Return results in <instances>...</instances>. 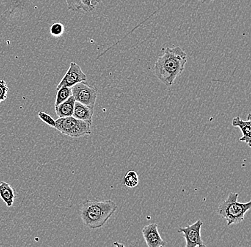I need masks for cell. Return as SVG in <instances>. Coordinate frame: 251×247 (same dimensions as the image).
<instances>
[{
  "label": "cell",
  "mask_w": 251,
  "mask_h": 247,
  "mask_svg": "<svg viewBox=\"0 0 251 247\" xmlns=\"http://www.w3.org/2000/svg\"><path fill=\"white\" fill-rule=\"evenodd\" d=\"M186 63L187 54L181 48H167L155 64V73L163 84L170 87L184 71Z\"/></svg>",
  "instance_id": "cell-1"
},
{
  "label": "cell",
  "mask_w": 251,
  "mask_h": 247,
  "mask_svg": "<svg viewBox=\"0 0 251 247\" xmlns=\"http://www.w3.org/2000/svg\"><path fill=\"white\" fill-rule=\"evenodd\" d=\"M117 205L113 200H87L81 205L80 215L83 225L88 229H101L117 211Z\"/></svg>",
  "instance_id": "cell-2"
},
{
  "label": "cell",
  "mask_w": 251,
  "mask_h": 247,
  "mask_svg": "<svg viewBox=\"0 0 251 247\" xmlns=\"http://www.w3.org/2000/svg\"><path fill=\"white\" fill-rule=\"evenodd\" d=\"M238 193L232 192L226 200L220 203L217 209L218 215L226 220L228 226L241 223L246 212L251 208V200L246 203H240L238 202Z\"/></svg>",
  "instance_id": "cell-3"
},
{
  "label": "cell",
  "mask_w": 251,
  "mask_h": 247,
  "mask_svg": "<svg viewBox=\"0 0 251 247\" xmlns=\"http://www.w3.org/2000/svg\"><path fill=\"white\" fill-rule=\"evenodd\" d=\"M92 123L89 122L69 116L58 118L54 128L72 138H79L92 134Z\"/></svg>",
  "instance_id": "cell-4"
},
{
  "label": "cell",
  "mask_w": 251,
  "mask_h": 247,
  "mask_svg": "<svg viewBox=\"0 0 251 247\" xmlns=\"http://www.w3.org/2000/svg\"><path fill=\"white\" fill-rule=\"evenodd\" d=\"M72 96L75 101L94 108L97 98V89L86 81H81L71 87Z\"/></svg>",
  "instance_id": "cell-5"
},
{
  "label": "cell",
  "mask_w": 251,
  "mask_h": 247,
  "mask_svg": "<svg viewBox=\"0 0 251 247\" xmlns=\"http://www.w3.org/2000/svg\"><path fill=\"white\" fill-rule=\"evenodd\" d=\"M203 225V223L201 220H198L193 225L178 229V232L182 233L183 237L186 239V247H206L201 235V229Z\"/></svg>",
  "instance_id": "cell-6"
},
{
  "label": "cell",
  "mask_w": 251,
  "mask_h": 247,
  "mask_svg": "<svg viewBox=\"0 0 251 247\" xmlns=\"http://www.w3.org/2000/svg\"><path fill=\"white\" fill-rule=\"evenodd\" d=\"M86 81L85 73L81 70V67L75 62H71L68 71L58 84L56 89L62 87H72L81 81Z\"/></svg>",
  "instance_id": "cell-7"
},
{
  "label": "cell",
  "mask_w": 251,
  "mask_h": 247,
  "mask_svg": "<svg viewBox=\"0 0 251 247\" xmlns=\"http://www.w3.org/2000/svg\"><path fill=\"white\" fill-rule=\"evenodd\" d=\"M143 237L148 247H163L166 246V242L161 238L156 223L150 224L142 229Z\"/></svg>",
  "instance_id": "cell-8"
},
{
  "label": "cell",
  "mask_w": 251,
  "mask_h": 247,
  "mask_svg": "<svg viewBox=\"0 0 251 247\" xmlns=\"http://www.w3.org/2000/svg\"><path fill=\"white\" fill-rule=\"evenodd\" d=\"M232 125L234 127L239 128L242 131L243 137L239 139L240 141L244 142L248 146L251 145V114H249L247 120H243L240 117H235L232 121Z\"/></svg>",
  "instance_id": "cell-9"
},
{
  "label": "cell",
  "mask_w": 251,
  "mask_h": 247,
  "mask_svg": "<svg viewBox=\"0 0 251 247\" xmlns=\"http://www.w3.org/2000/svg\"><path fill=\"white\" fill-rule=\"evenodd\" d=\"M94 112V108L89 107L76 101L74 107L72 116L78 120H84L92 123V118Z\"/></svg>",
  "instance_id": "cell-10"
},
{
  "label": "cell",
  "mask_w": 251,
  "mask_h": 247,
  "mask_svg": "<svg viewBox=\"0 0 251 247\" xmlns=\"http://www.w3.org/2000/svg\"><path fill=\"white\" fill-rule=\"evenodd\" d=\"M0 198L4 202L7 207L10 208L13 206L17 193L10 184L1 182L0 183Z\"/></svg>",
  "instance_id": "cell-11"
},
{
  "label": "cell",
  "mask_w": 251,
  "mask_h": 247,
  "mask_svg": "<svg viewBox=\"0 0 251 247\" xmlns=\"http://www.w3.org/2000/svg\"><path fill=\"white\" fill-rule=\"evenodd\" d=\"M76 102L75 98L71 96L67 101H64L57 106H55V112L59 118H65V117L72 116L74 107Z\"/></svg>",
  "instance_id": "cell-12"
},
{
  "label": "cell",
  "mask_w": 251,
  "mask_h": 247,
  "mask_svg": "<svg viewBox=\"0 0 251 247\" xmlns=\"http://www.w3.org/2000/svg\"><path fill=\"white\" fill-rule=\"evenodd\" d=\"M71 96H72L71 87H61L58 89L56 101H55V106H57L58 105L62 104L64 101H67Z\"/></svg>",
  "instance_id": "cell-13"
},
{
  "label": "cell",
  "mask_w": 251,
  "mask_h": 247,
  "mask_svg": "<svg viewBox=\"0 0 251 247\" xmlns=\"http://www.w3.org/2000/svg\"><path fill=\"white\" fill-rule=\"evenodd\" d=\"M139 176L137 173L133 170H130L126 173L125 178V184L129 188H133L139 184Z\"/></svg>",
  "instance_id": "cell-14"
},
{
  "label": "cell",
  "mask_w": 251,
  "mask_h": 247,
  "mask_svg": "<svg viewBox=\"0 0 251 247\" xmlns=\"http://www.w3.org/2000/svg\"><path fill=\"white\" fill-rule=\"evenodd\" d=\"M65 28L62 23L56 22L51 25L50 28V33L54 37H59L64 34Z\"/></svg>",
  "instance_id": "cell-15"
},
{
  "label": "cell",
  "mask_w": 251,
  "mask_h": 247,
  "mask_svg": "<svg viewBox=\"0 0 251 247\" xmlns=\"http://www.w3.org/2000/svg\"><path fill=\"white\" fill-rule=\"evenodd\" d=\"M9 87L4 80H0V104L5 101L7 98Z\"/></svg>",
  "instance_id": "cell-16"
},
{
  "label": "cell",
  "mask_w": 251,
  "mask_h": 247,
  "mask_svg": "<svg viewBox=\"0 0 251 247\" xmlns=\"http://www.w3.org/2000/svg\"><path fill=\"white\" fill-rule=\"evenodd\" d=\"M38 117L44 123H46L48 126H51V127L52 128L55 127L56 120H55L52 117L47 114L46 112H38Z\"/></svg>",
  "instance_id": "cell-17"
},
{
  "label": "cell",
  "mask_w": 251,
  "mask_h": 247,
  "mask_svg": "<svg viewBox=\"0 0 251 247\" xmlns=\"http://www.w3.org/2000/svg\"><path fill=\"white\" fill-rule=\"evenodd\" d=\"M65 1L69 10L76 12L81 9V3H80L79 0H65Z\"/></svg>",
  "instance_id": "cell-18"
},
{
  "label": "cell",
  "mask_w": 251,
  "mask_h": 247,
  "mask_svg": "<svg viewBox=\"0 0 251 247\" xmlns=\"http://www.w3.org/2000/svg\"><path fill=\"white\" fill-rule=\"evenodd\" d=\"M81 3V9L86 12H90L95 9L96 7L93 5L92 0H79Z\"/></svg>",
  "instance_id": "cell-19"
},
{
  "label": "cell",
  "mask_w": 251,
  "mask_h": 247,
  "mask_svg": "<svg viewBox=\"0 0 251 247\" xmlns=\"http://www.w3.org/2000/svg\"><path fill=\"white\" fill-rule=\"evenodd\" d=\"M102 1V0H92V3H93V5L94 7L97 5L98 4H100Z\"/></svg>",
  "instance_id": "cell-20"
},
{
  "label": "cell",
  "mask_w": 251,
  "mask_h": 247,
  "mask_svg": "<svg viewBox=\"0 0 251 247\" xmlns=\"http://www.w3.org/2000/svg\"><path fill=\"white\" fill-rule=\"evenodd\" d=\"M199 1L202 3H208L210 1H215V0H199Z\"/></svg>",
  "instance_id": "cell-21"
},
{
  "label": "cell",
  "mask_w": 251,
  "mask_h": 247,
  "mask_svg": "<svg viewBox=\"0 0 251 247\" xmlns=\"http://www.w3.org/2000/svg\"><path fill=\"white\" fill-rule=\"evenodd\" d=\"M114 245H118V246H122V247H124L125 246V245H123V244H120V243H119V242H115V244H114Z\"/></svg>",
  "instance_id": "cell-22"
}]
</instances>
